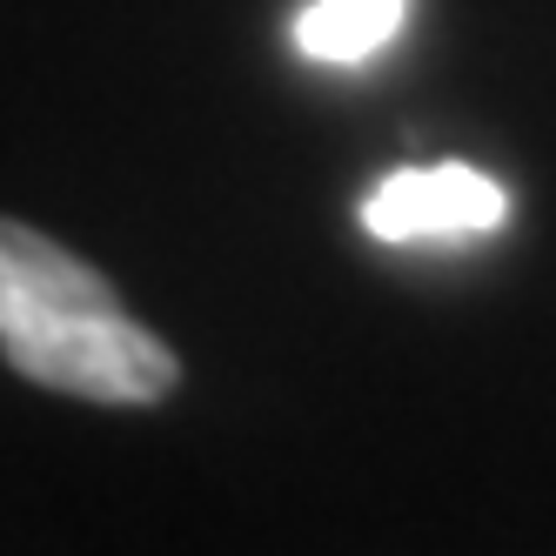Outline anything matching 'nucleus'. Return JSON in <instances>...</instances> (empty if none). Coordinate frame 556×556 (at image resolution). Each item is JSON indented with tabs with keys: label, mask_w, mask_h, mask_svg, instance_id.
Instances as JSON below:
<instances>
[{
	"label": "nucleus",
	"mask_w": 556,
	"mask_h": 556,
	"mask_svg": "<svg viewBox=\"0 0 556 556\" xmlns=\"http://www.w3.org/2000/svg\"><path fill=\"white\" fill-rule=\"evenodd\" d=\"M409 0H308L295 14V48L308 61H369L395 41Z\"/></svg>",
	"instance_id": "3"
},
{
	"label": "nucleus",
	"mask_w": 556,
	"mask_h": 556,
	"mask_svg": "<svg viewBox=\"0 0 556 556\" xmlns=\"http://www.w3.org/2000/svg\"><path fill=\"white\" fill-rule=\"evenodd\" d=\"M509 215L503 181H490L469 162H429V168H395L369 202L363 228L376 242H456V235H490Z\"/></svg>",
	"instance_id": "2"
},
{
	"label": "nucleus",
	"mask_w": 556,
	"mask_h": 556,
	"mask_svg": "<svg viewBox=\"0 0 556 556\" xmlns=\"http://www.w3.org/2000/svg\"><path fill=\"white\" fill-rule=\"evenodd\" d=\"M0 355L14 376L108 409L168 403L181 382L175 349L154 342L81 255L8 215H0Z\"/></svg>",
	"instance_id": "1"
}]
</instances>
